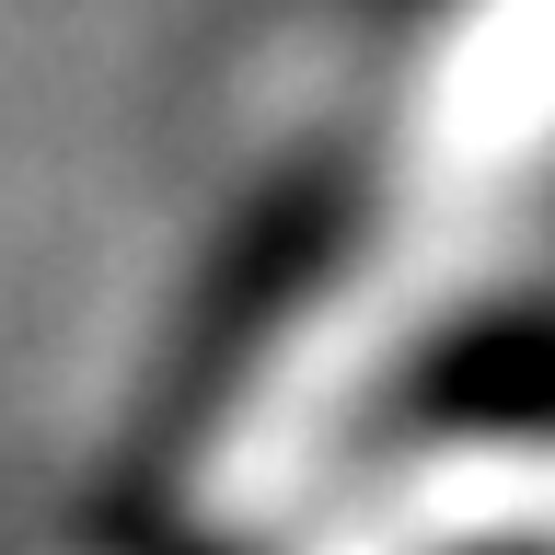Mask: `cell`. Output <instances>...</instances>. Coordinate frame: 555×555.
Here are the masks:
<instances>
[{"instance_id":"obj_2","label":"cell","mask_w":555,"mask_h":555,"mask_svg":"<svg viewBox=\"0 0 555 555\" xmlns=\"http://www.w3.org/2000/svg\"><path fill=\"white\" fill-rule=\"evenodd\" d=\"M312 555H555V440H451L359 486Z\"/></svg>"},{"instance_id":"obj_1","label":"cell","mask_w":555,"mask_h":555,"mask_svg":"<svg viewBox=\"0 0 555 555\" xmlns=\"http://www.w3.org/2000/svg\"><path fill=\"white\" fill-rule=\"evenodd\" d=\"M544 185H555V0H463L416 69L382 220L255 359L232 428L208 451V498L267 509L278 486H301L324 440L405 371V347L440 336L486 289V267L520 243Z\"/></svg>"}]
</instances>
